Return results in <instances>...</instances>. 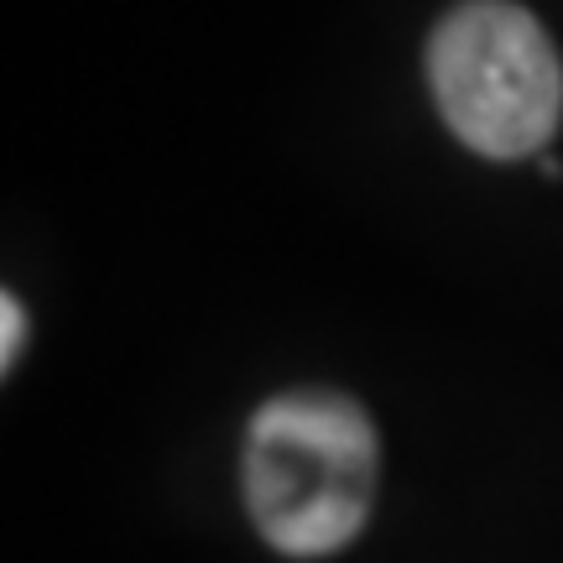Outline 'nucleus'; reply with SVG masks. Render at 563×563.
I'll use <instances>...</instances> for the list:
<instances>
[{
  "label": "nucleus",
  "instance_id": "f257e3e1",
  "mask_svg": "<svg viewBox=\"0 0 563 563\" xmlns=\"http://www.w3.org/2000/svg\"><path fill=\"white\" fill-rule=\"evenodd\" d=\"M376 422L344 391H282L245 428V511L282 559H329L355 543L376 501Z\"/></svg>",
  "mask_w": 563,
  "mask_h": 563
},
{
  "label": "nucleus",
  "instance_id": "f03ea898",
  "mask_svg": "<svg viewBox=\"0 0 563 563\" xmlns=\"http://www.w3.org/2000/svg\"><path fill=\"white\" fill-rule=\"evenodd\" d=\"M428 89L449 131L496 162L538 152L563 121L559 47L511 0H464L433 26Z\"/></svg>",
  "mask_w": 563,
  "mask_h": 563
},
{
  "label": "nucleus",
  "instance_id": "7ed1b4c3",
  "mask_svg": "<svg viewBox=\"0 0 563 563\" xmlns=\"http://www.w3.org/2000/svg\"><path fill=\"white\" fill-rule=\"evenodd\" d=\"M0 323H5V340H0V365L11 371L16 365V355H21V344H26V313H21V302L5 292L0 298Z\"/></svg>",
  "mask_w": 563,
  "mask_h": 563
}]
</instances>
